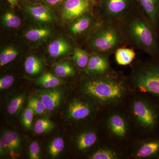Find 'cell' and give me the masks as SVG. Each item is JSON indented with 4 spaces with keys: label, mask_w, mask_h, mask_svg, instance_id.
Listing matches in <instances>:
<instances>
[{
    "label": "cell",
    "mask_w": 159,
    "mask_h": 159,
    "mask_svg": "<svg viewBox=\"0 0 159 159\" xmlns=\"http://www.w3.org/2000/svg\"><path fill=\"white\" fill-rule=\"evenodd\" d=\"M43 68V63L38 57L31 55L27 57L25 62V69L26 73L31 75L39 74Z\"/></svg>",
    "instance_id": "cell-17"
},
{
    "label": "cell",
    "mask_w": 159,
    "mask_h": 159,
    "mask_svg": "<svg viewBox=\"0 0 159 159\" xmlns=\"http://www.w3.org/2000/svg\"><path fill=\"white\" fill-rule=\"evenodd\" d=\"M18 54V52L15 48L11 47L5 48L0 54V66H3L13 61Z\"/></svg>",
    "instance_id": "cell-26"
},
{
    "label": "cell",
    "mask_w": 159,
    "mask_h": 159,
    "mask_svg": "<svg viewBox=\"0 0 159 159\" xmlns=\"http://www.w3.org/2000/svg\"><path fill=\"white\" fill-rule=\"evenodd\" d=\"M54 127L53 122L48 119L43 118L36 121L34 124V131L37 134L45 133L52 130Z\"/></svg>",
    "instance_id": "cell-28"
},
{
    "label": "cell",
    "mask_w": 159,
    "mask_h": 159,
    "mask_svg": "<svg viewBox=\"0 0 159 159\" xmlns=\"http://www.w3.org/2000/svg\"><path fill=\"white\" fill-rule=\"evenodd\" d=\"M133 109L134 114L142 125L150 128L155 127L158 116L153 108L142 101H136L134 103Z\"/></svg>",
    "instance_id": "cell-6"
},
{
    "label": "cell",
    "mask_w": 159,
    "mask_h": 159,
    "mask_svg": "<svg viewBox=\"0 0 159 159\" xmlns=\"http://www.w3.org/2000/svg\"><path fill=\"white\" fill-rule=\"evenodd\" d=\"M5 152V149H4V147H3L2 144L0 142V153L1 154L3 155Z\"/></svg>",
    "instance_id": "cell-37"
},
{
    "label": "cell",
    "mask_w": 159,
    "mask_h": 159,
    "mask_svg": "<svg viewBox=\"0 0 159 159\" xmlns=\"http://www.w3.org/2000/svg\"><path fill=\"white\" fill-rule=\"evenodd\" d=\"M136 81L141 91L159 98V65H152L142 70L137 75Z\"/></svg>",
    "instance_id": "cell-3"
},
{
    "label": "cell",
    "mask_w": 159,
    "mask_h": 159,
    "mask_svg": "<svg viewBox=\"0 0 159 159\" xmlns=\"http://www.w3.org/2000/svg\"><path fill=\"white\" fill-rule=\"evenodd\" d=\"M108 60L106 57L94 54L90 57L87 70L91 73L102 74L108 69Z\"/></svg>",
    "instance_id": "cell-11"
},
{
    "label": "cell",
    "mask_w": 159,
    "mask_h": 159,
    "mask_svg": "<svg viewBox=\"0 0 159 159\" xmlns=\"http://www.w3.org/2000/svg\"><path fill=\"white\" fill-rule=\"evenodd\" d=\"M37 84L46 89H53L60 85L62 80L57 75L48 73L43 74L37 80Z\"/></svg>",
    "instance_id": "cell-15"
},
{
    "label": "cell",
    "mask_w": 159,
    "mask_h": 159,
    "mask_svg": "<svg viewBox=\"0 0 159 159\" xmlns=\"http://www.w3.org/2000/svg\"><path fill=\"white\" fill-rule=\"evenodd\" d=\"M91 0H66L63 3V17L73 20L85 14L90 6Z\"/></svg>",
    "instance_id": "cell-5"
},
{
    "label": "cell",
    "mask_w": 159,
    "mask_h": 159,
    "mask_svg": "<svg viewBox=\"0 0 159 159\" xmlns=\"http://www.w3.org/2000/svg\"><path fill=\"white\" fill-rule=\"evenodd\" d=\"M34 113L33 109L29 106L24 111L22 116V122L23 125L27 129H31L33 122Z\"/></svg>",
    "instance_id": "cell-31"
},
{
    "label": "cell",
    "mask_w": 159,
    "mask_h": 159,
    "mask_svg": "<svg viewBox=\"0 0 159 159\" xmlns=\"http://www.w3.org/2000/svg\"><path fill=\"white\" fill-rule=\"evenodd\" d=\"M2 19L3 24L8 28H17L21 23L20 19L18 16L9 11L4 13Z\"/></svg>",
    "instance_id": "cell-29"
},
{
    "label": "cell",
    "mask_w": 159,
    "mask_h": 159,
    "mask_svg": "<svg viewBox=\"0 0 159 159\" xmlns=\"http://www.w3.org/2000/svg\"><path fill=\"white\" fill-rule=\"evenodd\" d=\"M29 154L31 159H40V149L38 142L34 141L31 142L29 147Z\"/></svg>",
    "instance_id": "cell-32"
},
{
    "label": "cell",
    "mask_w": 159,
    "mask_h": 159,
    "mask_svg": "<svg viewBox=\"0 0 159 159\" xmlns=\"http://www.w3.org/2000/svg\"><path fill=\"white\" fill-rule=\"evenodd\" d=\"M14 78L11 75L4 76L0 79V89H9L13 84Z\"/></svg>",
    "instance_id": "cell-34"
},
{
    "label": "cell",
    "mask_w": 159,
    "mask_h": 159,
    "mask_svg": "<svg viewBox=\"0 0 159 159\" xmlns=\"http://www.w3.org/2000/svg\"><path fill=\"white\" fill-rule=\"evenodd\" d=\"M89 96L102 101L116 100L122 97L123 89L118 83L106 79L90 80L84 85Z\"/></svg>",
    "instance_id": "cell-2"
},
{
    "label": "cell",
    "mask_w": 159,
    "mask_h": 159,
    "mask_svg": "<svg viewBox=\"0 0 159 159\" xmlns=\"http://www.w3.org/2000/svg\"><path fill=\"white\" fill-rule=\"evenodd\" d=\"M65 148V142L61 137H57L52 140L48 146L49 154L53 158L58 156L63 151Z\"/></svg>",
    "instance_id": "cell-27"
},
{
    "label": "cell",
    "mask_w": 159,
    "mask_h": 159,
    "mask_svg": "<svg viewBox=\"0 0 159 159\" xmlns=\"http://www.w3.org/2000/svg\"><path fill=\"white\" fill-rule=\"evenodd\" d=\"M89 58V54L84 50L78 48H74L73 60L79 67L83 68L87 67Z\"/></svg>",
    "instance_id": "cell-24"
},
{
    "label": "cell",
    "mask_w": 159,
    "mask_h": 159,
    "mask_svg": "<svg viewBox=\"0 0 159 159\" xmlns=\"http://www.w3.org/2000/svg\"><path fill=\"white\" fill-rule=\"evenodd\" d=\"M136 53L133 49L119 48L116 51V61L119 65L126 66L130 64L134 59Z\"/></svg>",
    "instance_id": "cell-16"
},
{
    "label": "cell",
    "mask_w": 159,
    "mask_h": 159,
    "mask_svg": "<svg viewBox=\"0 0 159 159\" xmlns=\"http://www.w3.org/2000/svg\"><path fill=\"white\" fill-rule=\"evenodd\" d=\"M91 1H92V2H93V0H91Z\"/></svg>",
    "instance_id": "cell-38"
},
{
    "label": "cell",
    "mask_w": 159,
    "mask_h": 159,
    "mask_svg": "<svg viewBox=\"0 0 159 159\" xmlns=\"http://www.w3.org/2000/svg\"><path fill=\"white\" fill-rule=\"evenodd\" d=\"M159 152V141L145 143L139 149L137 155L141 157L153 156Z\"/></svg>",
    "instance_id": "cell-21"
},
{
    "label": "cell",
    "mask_w": 159,
    "mask_h": 159,
    "mask_svg": "<svg viewBox=\"0 0 159 159\" xmlns=\"http://www.w3.org/2000/svg\"><path fill=\"white\" fill-rule=\"evenodd\" d=\"M40 99L45 106L47 110L52 111L59 105L62 93L57 89H51L42 92L39 95Z\"/></svg>",
    "instance_id": "cell-8"
},
{
    "label": "cell",
    "mask_w": 159,
    "mask_h": 159,
    "mask_svg": "<svg viewBox=\"0 0 159 159\" xmlns=\"http://www.w3.org/2000/svg\"><path fill=\"white\" fill-rule=\"evenodd\" d=\"M70 46L66 41L62 38L54 40L49 44L48 51L51 57H57L67 54Z\"/></svg>",
    "instance_id": "cell-14"
},
{
    "label": "cell",
    "mask_w": 159,
    "mask_h": 159,
    "mask_svg": "<svg viewBox=\"0 0 159 159\" xmlns=\"http://www.w3.org/2000/svg\"><path fill=\"white\" fill-rule=\"evenodd\" d=\"M110 125L112 131L119 136H123L126 132L125 122L122 118L119 116H113L111 117Z\"/></svg>",
    "instance_id": "cell-22"
},
{
    "label": "cell",
    "mask_w": 159,
    "mask_h": 159,
    "mask_svg": "<svg viewBox=\"0 0 159 159\" xmlns=\"http://www.w3.org/2000/svg\"><path fill=\"white\" fill-rule=\"evenodd\" d=\"M8 2L11 5V6H16L18 4V0H7Z\"/></svg>",
    "instance_id": "cell-36"
},
{
    "label": "cell",
    "mask_w": 159,
    "mask_h": 159,
    "mask_svg": "<svg viewBox=\"0 0 159 159\" xmlns=\"http://www.w3.org/2000/svg\"><path fill=\"white\" fill-rule=\"evenodd\" d=\"M127 29L130 38L138 47L150 54L157 51L156 36L146 20L140 17L134 18L129 24Z\"/></svg>",
    "instance_id": "cell-1"
},
{
    "label": "cell",
    "mask_w": 159,
    "mask_h": 159,
    "mask_svg": "<svg viewBox=\"0 0 159 159\" xmlns=\"http://www.w3.org/2000/svg\"><path fill=\"white\" fill-rule=\"evenodd\" d=\"M51 31L47 28H36L30 29L25 33V37L29 41L36 42L45 39L51 35Z\"/></svg>",
    "instance_id": "cell-20"
},
{
    "label": "cell",
    "mask_w": 159,
    "mask_h": 159,
    "mask_svg": "<svg viewBox=\"0 0 159 159\" xmlns=\"http://www.w3.org/2000/svg\"><path fill=\"white\" fill-rule=\"evenodd\" d=\"M0 142L2 144L5 151L11 154L16 153L20 149L21 139L19 135L14 131H5L2 134Z\"/></svg>",
    "instance_id": "cell-7"
},
{
    "label": "cell",
    "mask_w": 159,
    "mask_h": 159,
    "mask_svg": "<svg viewBox=\"0 0 159 159\" xmlns=\"http://www.w3.org/2000/svg\"><path fill=\"white\" fill-rule=\"evenodd\" d=\"M115 155L110 151L100 150L97 151L93 154L91 157L92 159H114Z\"/></svg>",
    "instance_id": "cell-33"
},
{
    "label": "cell",
    "mask_w": 159,
    "mask_h": 159,
    "mask_svg": "<svg viewBox=\"0 0 159 159\" xmlns=\"http://www.w3.org/2000/svg\"><path fill=\"white\" fill-rule=\"evenodd\" d=\"M27 11L34 20L43 23H48L54 20L51 10L43 5L29 6L26 7Z\"/></svg>",
    "instance_id": "cell-9"
},
{
    "label": "cell",
    "mask_w": 159,
    "mask_h": 159,
    "mask_svg": "<svg viewBox=\"0 0 159 159\" xmlns=\"http://www.w3.org/2000/svg\"><path fill=\"white\" fill-rule=\"evenodd\" d=\"M97 139V134L94 132H88L81 134L77 140V148L81 150L89 148L95 144Z\"/></svg>",
    "instance_id": "cell-19"
},
{
    "label": "cell",
    "mask_w": 159,
    "mask_h": 159,
    "mask_svg": "<svg viewBox=\"0 0 159 159\" xmlns=\"http://www.w3.org/2000/svg\"><path fill=\"white\" fill-rule=\"evenodd\" d=\"M25 101V96L23 94L15 97L11 99L7 106L8 113L11 116L17 115L22 108Z\"/></svg>",
    "instance_id": "cell-23"
},
{
    "label": "cell",
    "mask_w": 159,
    "mask_h": 159,
    "mask_svg": "<svg viewBox=\"0 0 159 159\" xmlns=\"http://www.w3.org/2000/svg\"><path fill=\"white\" fill-rule=\"evenodd\" d=\"M91 23L90 16L89 15H83L71 26V31L74 34H81L89 29Z\"/></svg>",
    "instance_id": "cell-18"
},
{
    "label": "cell",
    "mask_w": 159,
    "mask_h": 159,
    "mask_svg": "<svg viewBox=\"0 0 159 159\" xmlns=\"http://www.w3.org/2000/svg\"><path fill=\"white\" fill-rule=\"evenodd\" d=\"M143 10L152 22L156 25L159 13V0H139Z\"/></svg>",
    "instance_id": "cell-13"
},
{
    "label": "cell",
    "mask_w": 159,
    "mask_h": 159,
    "mask_svg": "<svg viewBox=\"0 0 159 159\" xmlns=\"http://www.w3.org/2000/svg\"><path fill=\"white\" fill-rule=\"evenodd\" d=\"M28 106L33 109L34 114L36 115H42L48 111L39 98H31L29 100Z\"/></svg>",
    "instance_id": "cell-30"
},
{
    "label": "cell",
    "mask_w": 159,
    "mask_h": 159,
    "mask_svg": "<svg viewBox=\"0 0 159 159\" xmlns=\"http://www.w3.org/2000/svg\"><path fill=\"white\" fill-rule=\"evenodd\" d=\"M121 35L115 28L106 27L97 32L91 42L94 49L100 52H107L115 48L120 43Z\"/></svg>",
    "instance_id": "cell-4"
},
{
    "label": "cell",
    "mask_w": 159,
    "mask_h": 159,
    "mask_svg": "<svg viewBox=\"0 0 159 159\" xmlns=\"http://www.w3.org/2000/svg\"><path fill=\"white\" fill-rule=\"evenodd\" d=\"M68 111L72 119L79 120L88 116L91 111L88 106L84 102L74 101L69 104Z\"/></svg>",
    "instance_id": "cell-12"
},
{
    "label": "cell",
    "mask_w": 159,
    "mask_h": 159,
    "mask_svg": "<svg viewBox=\"0 0 159 159\" xmlns=\"http://www.w3.org/2000/svg\"><path fill=\"white\" fill-rule=\"evenodd\" d=\"M106 11L110 16L122 15L128 9L129 0H106Z\"/></svg>",
    "instance_id": "cell-10"
},
{
    "label": "cell",
    "mask_w": 159,
    "mask_h": 159,
    "mask_svg": "<svg viewBox=\"0 0 159 159\" xmlns=\"http://www.w3.org/2000/svg\"><path fill=\"white\" fill-rule=\"evenodd\" d=\"M46 5L48 6L54 7L58 6L61 3H63L66 0H43Z\"/></svg>",
    "instance_id": "cell-35"
},
{
    "label": "cell",
    "mask_w": 159,
    "mask_h": 159,
    "mask_svg": "<svg viewBox=\"0 0 159 159\" xmlns=\"http://www.w3.org/2000/svg\"><path fill=\"white\" fill-rule=\"evenodd\" d=\"M55 75L60 78L70 77L75 74L73 66L68 62L57 64L54 68Z\"/></svg>",
    "instance_id": "cell-25"
}]
</instances>
